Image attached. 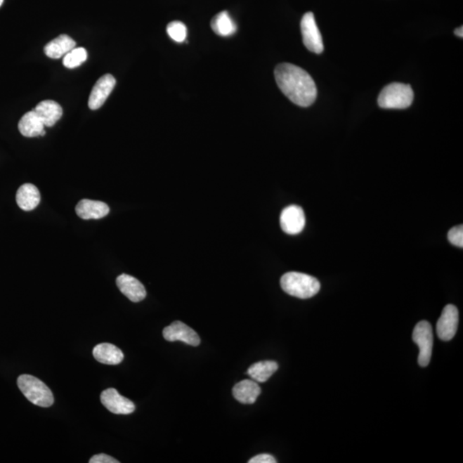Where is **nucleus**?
<instances>
[{
	"label": "nucleus",
	"mask_w": 463,
	"mask_h": 463,
	"mask_svg": "<svg viewBox=\"0 0 463 463\" xmlns=\"http://www.w3.org/2000/svg\"><path fill=\"white\" fill-rule=\"evenodd\" d=\"M412 341L419 349V365L422 367H427L430 363L433 347V333L430 322L422 321L416 325L412 332Z\"/></svg>",
	"instance_id": "obj_5"
},
{
	"label": "nucleus",
	"mask_w": 463,
	"mask_h": 463,
	"mask_svg": "<svg viewBox=\"0 0 463 463\" xmlns=\"http://www.w3.org/2000/svg\"><path fill=\"white\" fill-rule=\"evenodd\" d=\"M281 286L287 294L303 299L315 296L321 287L318 279L299 272L284 274L281 278Z\"/></svg>",
	"instance_id": "obj_2"
},
{
	"label": "nucleus",
	"mask_w": 463,
	"mask_h": 463,
	"mask_svg": "<svg viewBox=\"0 0 463 463\" xmlns=\"http://www.w3.org/2000/svg\"><path fill=\"white\" fill-rule=\"evenodd\" d=\"M75 48L76 42L72 38L67 34H60V37L46 45L44 51L46 56L57 60V58L65 56L66 53Z\"/></svg>",
	"instance_id": "obj_19"
},
{
	"label": "nucleus",
	"mask_w": 463,
	"mask_h": 463,
	"mask_svg": "<svg viewBox=\"0 0 463 463\" xmlns=\"http://www.w3.org/2000/svg\"><path fill=\"white\" fill-rule=\"evenodd\" d=\"M458 322L459 313L457 306H446L437 322L438 337L443 341L453 339L457 332Z\"/></svg>",
	"instance_id": "obj_8"
},
{
	"label": "nucleus",
	"mask_w": 463,
	"mask_h": 463,
	"mask_svg": "<svg viewBox=\"0 0 463 463\" xmlns=\"http://www.w3.org/2000/svg\"><path fill=\"white\" fill-rule=\"evenodd\" d=\"M448 239L451 244L457 247H463V227L458 225L450 229L448 233Z\"/></svg>",
	"instance_id": "obj_24"
},
{
	"label": "nucleus",
	"mask_w": 463,
	"mask_h": 463,
	"mask_svg": "<svg viewBox=\"0 0 463 463\" xmlns=\"http://www.w3.org/2000/svg\"><path fill=\"white\" fill-rule=\"evenodd\" d=\"M261 394V388L254 380L246 379L233 389L235 398L242 404H254Z\"/></svg>",
	"instance_id": "obj_16"
},
{
	"label": "nucleus",
	"mask_w": 463,
	"mask_h": 463,
	"mask_svg": "<svg viewBox=\"0 0 463 463\" xmlns=\"http://www.w3.org/2000/svg\"><path fill=\"white\" fill-rule=\"evenodd\" d=\"M15 200L19 207L25 211H30L40 204L41 194L36 185L25 184L18 189Z\"/></svg>",
	"instance_id": "obj_17"
},
{
	"label": "nucleus",
	"mask_w": 463,
	"mask_h": 463,
	"mask_svg": "<svg viewBox=\"0 0 463 463\" xmlns=\"http://www.w3.org/2000/svg\"><path fill=\"white\" fill-rule=\"evenodd\" d=\"M275 77L278 87L292 103L299 107H310L317 98L315 81L305 70L283 63L276 66Z\"/></svg>",
	"instance_id": "obj_1"
},
{
	"label": "nucleus",
	"mask_w": 463,
	"mask_h": 463,
	"mask_svg": "<svg viewBox=\"0 0 463 463\" xmlns=\"http://www.w3.org/2000/svg\"><path fill=\"white\" fill-rule=\"evenodd\" d=\"M88 53L84 48H73L72 51L66 53L63 58V64L66 68L74 69L79 67L87 60Z\"/></svg>",
	"instance_id": "obj_22"
},
{
	"label": "nucleus",
	"mask_w": 463,
	"mask_h": 463,
	"mask_svg": "<svg viewBox=\"0 0 463 463\" xmlns=\"http://www.w3.org/2000/svg\"><path fill=\"white\" fill-rule=\"evenodd\" d=\"M303 42L309 51L320 54L324 52L322 38L315 21L313 13H307L303 15L301 22Z\"/></svg>",
	"instance_id": "obj_6"
},
{
	"label": "nucleus",
	"mask_w": 463,
	"mask_h": 463,
	"mask_svg": "<svg viewBox=\"0 0 463 463\" xmlns=\"http://www.w3.org/2000/svg\"><path fill=\"white\" fill-rule=\"evenodd\" d=\"M455 34L456 36L462 38L463 37V27L461 26L460 28L457 29L455 30Z\"/></svg>",
	"instance_id": "obj_27"
},
{
	"label": "nucleus",
	"mask_w": 463,
	"mask_h": 463,
	"mask_svg": "<svg viewBox=\"0 0 463 463\" xmlns=\"http://www.w3.org/2000/svg\"><path fill=\"white\" fill-rule=\"evenodd\" d=\"M116 80L111 74H106L96 81L93 88L91 94L89 96V107L91 110H97L103 107L107 97L115 89Z\"/></svg>",
	"instance_id": "obj_11"
},
{
	"label": "nucleus",
	"mask_w": 463,
	"mask_h": 463,
	"mask_svg": "<svg viewBox=\"0 0 463 463\" xmlns=\"http://www.w3.org/2000/svg\"><path fill=\"white\" fill-rule=\"evenodd\" d=\"M19 131L26 138H36L46 134L45 126L39 118L36 111L27 112L22 117L18 124Z\"/></svg>",
	"instance_id": "obj_14"
},
{
	"label": "nucleus",
	"mask_w": 463,
	"mask_h": 463,
	"mask_svg": "<svg viewBox=\"0 0 463 463\" xmlns=\"http://www.w3.org/2000/svg\"><path fill=\"white\" fill-rule=\"evenodd\" d=\"M167 32L172 40L180 44L185 41L188 36L186 26L184 23L178 21L170 22L167 27Z\"/></svg>",
	"instance_id": "obj_23"
},
{
	"label": "nucleus",
	"mask_w": 463,
	"mask_h": 463,
	"mask_svg": "<svg viewBox=\"0 0 463 463\" xmlns=\"http://www.w3.org/2000/svg\"><path fill=\"white\" fill-rule=\"evenodd\" d=\"M100 402L107 410L115 415H130L136 410L135 404L124 398L114 388L107 389L102 393Z\"/></svg>",
	"instance_id": "obj_9"
},
{
	"label": "nucleus",
	"mask_w": 463,
	"mask_h": 463,
	"mask_svg": "<svg viewBox=\"0 0 463 463\" xmlns=\"http://www.w3.org/2000/svg\"><path fill=\"white\" fill-rule=\"evenodd\" d=\"M163 337L169 341H182L185 344L197 346L200 344V338L192 328L181 321H175L163 330Z\"/></svg>",
	"instance_id": "obj_10"
},
{
	"label": "nucleus",
	"mask_w": 463,
	"mask_h": 463,
	"mask_svg": "<svg viewBox=\"0 0 463 463\" xmlns=\"http://www.w3.org/2000/svg\"><path fill=\"white\" fill-rule=\"evenodd\" d=\"M93 356L102 364L119 365L124 360V353L119 348L111 344H100L93 349Z\"/></svg>",
	"instance_id": "obj_18"
},
{
	"label": "nucleus",
	"mask_w": 463,
	"mask_h": 463,
	"mask_svg": "<svg viewBox=\"0 0 463 463\" xmlns=\"http://www.w3.org/2000/svg\"><path fill=\"white\" fill-rule=\"evenodd\" d=\"M76 213L81 219L97 220L108 215L109 207L103 202L83 200L77 204Z\"/></svg>",
	"instance_id": "obj_13"
},
{
	"label": "nucleus",
	"mask_w": 463,
	"mask_h": 463,
	"mask_svg": "<svg viewBox=\"0 0 463 463\" xmlns=\"http://www.w3.org/2000/svg\"><path fill=\"white\" fill-rule=\"evenodd\" d=\"M414 100V91L408 84L393 83L381 91L377 99L379 107L384 109H405Z\"/></svg>",
	"instance_id": "obj_4"
},
{
	"label": "nucleus",
	"mask_w": 463,
	"mask_h": 463,
	"mask_svg": "<svg viewBox=\"0 0 463 463\" xmlns=\"http://www.w3.org/2000/svg\"><path fill=\"white\" fill-rule=\"evenodd\" d=\"M34 110L44 126L48 127L53 126L63 115V109L60 105L52 100H44L39 103Z\"/></svg>",
	"instance_id": "obj_15"
},
{
	"label": "nucleus",
	"mask_w": 463,
	"mask_h": 463,
	"mask_svg": "<svg viewBox=\"0 0 463 463\" xmlns=\"http://www.w3.org/2000/svg\"><path fill=\"white\" fill-rule=\"evenodd\" d=\"M210 26L218 36L228 37L233 36L237 31V25L228 11H221L212 19Z\"/></svg>",
	"instance_id": "obj_21"
},
{
	"label": "nucleus",
	"mask_w": 463,
	"mask_h": 463,
	"mask_svg": "<svg viewBox=\"0 0 463 463\" xmlns=\"http://www.w3.org/2000/svg\"><path fill=\"white\" fill-rule=\"evenodd\" d=\"M249 463H275L276 460L273 456L270 454H260L258 456L252 457Z\"/></svg>",
	"instance_id": "obj_26"
},
{
	"label": "nucleus",
	"mask_w": 463,
	"mask_h": 463,
	"mask_svg": "<svg viewBox=\"0 0 463 463\" xmlns=\"http://www.w3.org/2000/svg\"><path fill=\"white\" fill-rule=\"evenodd\" d=\"M4 0H0V7L3 5Z\"/></svg>",
	"instance_id": "obj_28"
},
{
	"label": "nucleus",
	"mask_w": 463,
	"mask_h": 463,
	"mask_svg": "<svg viewBox=\"0 0 463 463\" xmlns=\"http://www.w3.org/2000/svg\"><path fill=\"white\" fill-rule=\"evenodd\" d=\"M280 223H281L282 230L287 235H298L305 228L304 210L298 205L287 206L282 211Z\"/></svg>",
	"instance_id": "obj_7"
},
{
	"label": "nucleus",
	"mask_w": 463,
	"mask_h": 463,
	"mask_svg": "<svg viewBox=\"0 0 463 463\" xmlns=\"http://www.w3.org/2000/svg\"><path fill=\"white\" fill-rule=\"evenodd\" d=\"M18 385L25 398L34 405L42 407L53 405L54 398L51 390L37 377L28 374L19 376Z\"/></svg>",
	"instance_id": "obj_3"
},
{
	"label": "nucleus",
	"mask_w": 463,
	"mask_h": 463,
	"mask_svg": "<svg viewBox=\"0 0 463 463\" xmlns=\"http://www.w3.org/2000/svg\"><path fill=\"white\" fill-rule=\"evenodd\" d=\"M119 289L132 302H140L146 297L145 286L138 279L130 275L122 274L116 280Z\"/></svg>",
	"instance_id": "obj_12"
},
{
	"label": "nucleus",
	"mask_w": 463,
	"mask_h": 463,
	"mask_svg": "<svg viewBox=\"0 0 463 463\" xmlns=\"http://www.w3.org/2000/svg\"><path fill=\"white\" fill-rule=\"evenodd\" d=\"M119 462L118 460H116L114 457H112L110 456H108V455L106 454H99V455H96V456L93 457L91 460H89V463H119Z\"/></svg>",
	"instance_id": "obj_25"
},
{
	"label": "nucleus",
	"mask_w": 463,
	"mask_h": 463,
	"mask_svg": "<svg viewBox=\"0 0 463 463\" xmlns=\"http://www.w3.org/2000/svg\"><path fill=\"white\" fill-rule=\"evenodd\" d=\"M278 370V364L275 361H260L251 365L247 374L256 383H266Z\"/></svg>",
	"instance_id": "obj_20"
}]
</instances>
